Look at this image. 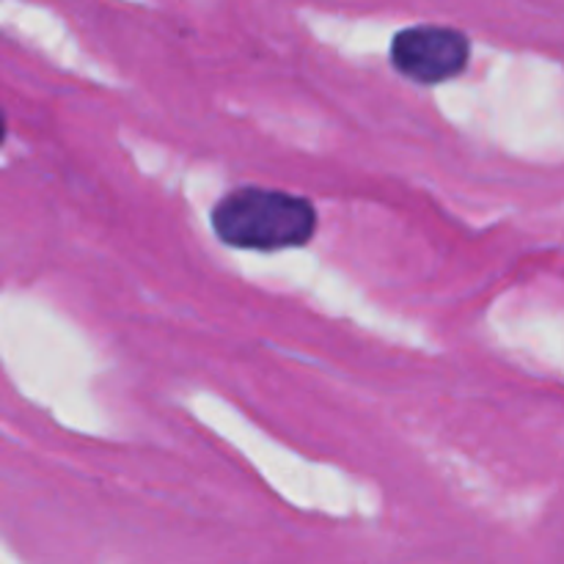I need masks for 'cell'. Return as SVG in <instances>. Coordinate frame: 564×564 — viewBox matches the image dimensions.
<instances>
[{
    "instance_id": "cell-2",
    "label": "cell",
    "mask_w": 564,
    "mask_h": 564,
    "mask_svg": "<svg viewBox=\"0 0 564 564\" xmlns=\"http://www.w3.org/2000/svg\"><path fill=\"white\" fill-rule=\"evenodd\" d=\"M471 42L466 33L444 25L405 28L391 42V64L402 77L422 86H438L466 72Z\"/></svg>"
},
{
    "instance_id": "cell-3",
    "label": "cell",
    "mask_w": 564,
    "mask_h": 564,
    "mask_svg": "<svg viewBox=\"0 0 564 564\" xmlns=\"http://www.w3.org/2000/svg\"><path fill=\"white\" fill-rule=\"evenodd\" d=\"M6 135H9V124H6V113L3 108H0V147L6 143Z\"/></svg>"
},
{
    "instance_id": "cell-1",
    "label": "cell",
    "mask_w": 564,
    "mask_h": 564,
    "mask_svg": "<svg viewBox=\"0 0 564 564\" xmlns=\"http://www.w3.org/2000/svg\"><path fill=\"white\" fill-rule=\"evenodd\" d=\"M218 240L240 251H284L312 242L317 209L308 198L270 187H237L213 207Z\"/></svg>"
}]
</instances>
